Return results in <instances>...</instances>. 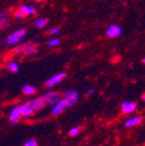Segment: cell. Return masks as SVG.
I'll return each instance as SVG.
<instances>
[{
  "mask_svg": "<svg viewBox=\"0 0 145 146\" xmlns=\"http://www.w3.org/2000/svg\"><path fill=\"white\" fill-rule=\"evenodd\" d=\"M27 35V31L25 29H18V30L12 32L11 34H9L8 36H6L3 40L2 44L4 46H13L18 44L19 42H21V40H23V38Z\"/></svg>",
  "mask_w": 145,
  "mask_h": 146,
  "instance_id": "1",
  "label": "cell"
},
{
  "mask_svg": "<svg viewBox=\"0 0 145 146\" xmlns=\"http://www.w3.org/2000/svg\"><path fill=\"white\" fill-rule=\"evenodd\" d=\"M14 53L16 54H23L25 57L34 56L37 53V45L33 42H27L23 45L18 46L17 48L14 50Z\"/></svg>",
  "mask_w": 145,
  "mask_h": 146,
  "instance_id": "2",
  "label": "cell"
},
{
  "mask_svg": "<svg viewBox=\"0 0 145 146\" xmlns=\"http://www.w3.org/2000/svg\"><path fill=\"white\" fill-rule=\"evenodd\" d=\"M37 13L36 6L32 4H23L14 11L13 15L16 18H25L27 16L35 15Z\"/></svg>",
  "mask_w": 145,
  "mask_h": 146,
  "instance_id": "3",
  "label": "cell"
},
{
  "mask_svg": "<svg viewBox=\"0 0 145 146\" xmlns=\"http://www.w3.org/2000/svg\"><path fill=\"white\" fill-rule=\"evenodd\" d=\"M63 100L67 103V108H71L74 105H76V103L78 102V100H79V94L74 88L67 89L66 91H64Z\"/></svg>",
  "mask_w": 145,
  "mask_h": 146,
  "instance_id": "4",
  "label": "cell"
},
{
  "mask_svg": "<svg viewBox=\"0 0 145 146\" xmlns=\"http://www.w3.org/2000/svg\"><path fill=\"white\" fill-rule=\"evenodd\" d=\"M42 100H44L46 106H52L54 107L58 102L60 100V96L59 94L55 90H49L45 94H42Z\"/></svg>",
  "mask_w": 145,
  "mask_h": 146,
  "instance_id": "5",
  "label": "cell"
},
{
  "mask_svg": "<svg viewBox=\"0 0 145 146\" xmlns=\"http://www.w3.org/2000/svg\"><path fill=\"white\" fill-rule=\"evenodd\" d=\"M66 77V73L65 72H59L55 74V75L51 76L48 80H46L45 82V86L47 88H52L55 85H57L58 83L62 82V80H64V78Z\"/></svg>",
  "mask_w": 145,
  "mask_h": 146,
  "instance_id": "6",
  "label": "cell"
},
{
  "mask_svg": "<svg viewBox=\"0 0 145 146\" xmlns=\"http://www.w3.org/2000/svg\"><path fill=\"white\" fill-rule=\"evenodd\" d=\"M25 105L29 106L31 109L33 110V112L36 113L40 110H42L44 107H45V103L44 100H42V98H32V100H29L25 102Z\"/></svg>",
  "mask_w": 145,
  "mask_h": 146,
  "instance_id": "7",
  "label": "cell"
},
{
  "mask_svg": "<svg viewBox=\"0 0 145 146\" xmlns=\"http://www.w3.org/2000/svg\"><path fill=\"white\" fill-rule=\"evenodd\" d=\"M21 106H14L8 115V121L10 124H15L17 123L21 118Z\"/></svg>",
  "mask_w": 145,
  "mask_h": 146,
  "instance_id": "8",
  "label": "cell"
},
{
  "mask_svg": "<svg viewBox=\"0 0 145 146\" xmlns=\"http://www.w3.org/2000/svg\"><path fill=\"white\" fill-rule=\"evenodd\" d=\"M66 108H67V103L62 98V100H60L59 102L52 108L51 113H52L53 116H59V115H61L62 113L64 112V110H65Z\"/></svg>",
  "mask_w": 145,
  "mask_h": 146,
  "instance_id": "9",
  "label": "cell"
},
{
  "mask_svg": "<svg viewBox=\"0 0 145 146\" xmlns=\"http://www.w3.org/2000/svg\"><path fill=\"white\" fill-rule=\"evenodd\" d=\"M121 110L124 114H132L137 110V105L134 102H128V100H125L122 103L121 106Z\"/></svg>",
  "mask_w": 145,
  "mask_h": 146,
  "instance_id": "10",
  "label": "cell"
},
{
  "mask_svg": "<svg viewBox=\"0 0 145 146\" xmlns=\"http://www.w3.org/2000/svg\"><path fill=\"white\" fill-rule=\"evenodd\" d=\"M121 33H122V29H121V27L118 25H110L107 30V35L110 38H117V36H120Z\"/></svg>",
  "mask_w": 145,
  "mask_h": 146,
  "instance_id": "11",
  "label": "cell"
},
{
  "mask_svg": "<svg viewBox=\"0 0 145 146\" xmlns=\"http://www.w3.org/2000/svg\"><path fill=\"white\" fill-rule=\"evenodd\" d=\"M9 23V13L6 10H2L0 12V32L5 30Z\"/></svg>",
  "mask_w": 145,
  "mask_h": 146,
  "instance_id": "12",
  "label": "cell"
},
{
  "mask_svg": "<svg viewBox=\"0 0 145 146\" xmlns=\"http://www.w3.org/2000/svg\"><path fill=\"white\" fill-rule=\"evenodd\" d=\"M142 122V118L140 116H136V117H133V118H130L128 120H126L124 123V126L126 128H132V127H135V126L139 125V124Z\"/></svg>",
  "mask_w": 145,
  "mask_h": 146,
  "instance_id": "13",
  "label": "cell"
},
{
  "mask_svg": "<svg viewBox=\"0 0 145 146\" xmlns=\"http://www.w3.org/2000/svg\"><path fill=\"white\" fill-rule=\"evenodd\" d=\"M36 91H37L36 87L33 86V85L27 84V85H23V92L25 96H34L36 94Z\"/></svg>",
  "mask_w": 145,
  "mask_h": 146,
  "instance_id": "14",
  "label": "cell"
},
{
  "mask_svg": "<svg viewBox=\"0 0 145 146\" xmlns=\"http://www.w3.org/2000/svg\"><path fill=\"white\" fill-rule=\"evenodd\" d=\"M34 25L38 29H43V27H45L48 25V19L45 17H39L35 21Z\"/></svg>",
  "mask_w": 145,
  "mask_h": 146,
  "instance_id": "15",
  "label": "cell"
},
{
  "mask_svg": "<svg viewBox=\"0 0 145 146\" xmlns=\"http://www.w3.org/2000/svg\"><path fill=\"white\" fill-rule=\"evenodd\" d=\"M7 68H8V70L10 71V72L16 73L19 70V64L16 61H9L8 64H7Z\"/></svg>",
  "mask_w": 145,
  "mask_h": 146,
  "instance_id": "16",
  "label": "cell"
},
{
  "mask_svg": "<svg viewBox=\"0 0 145 146\" xmlns=\"http://www.w3.org/2000/svg\"><path fill=\"white\" fill-rule=\"evenodd\" d=\"M79 133H80V128L79 127H73L69 130L68 135L70 137H76Z\"/></svg>",
  "mask_w": 145,
  "mask_h": 146,
  "instance_id": "17",
  "label": "cell"
},
{
  "mask_svg": "<svg viewBox=\"0 0 145 146\" xmlns=\"http://www.w3.org/2000/svg\"><path fill=\"white\" fill-rule=\"evenodd\" d=\"M60 44H61V41H60L59 39H52L48 42L47 45L49 46V47H57V46H59Z\"/></svg>",
  "mask_w": 145,
  "mask_h": 146,
  "instance_id": "18",
  "label": "cell"
},
{
  "mask_svg": "<svg viewBox=\"0 0 145 146\" xmlns=\"http://www.w3.org/2000/svg\"><path fill=\"white\" fill-rule=\"evenodd\" d=\"M23 146H38V143H37L36 140L30 139V140H27V141H25V142Z\"/></svg>",
  "mask_w": 145,
  "mask_h": 146,
  "instance_id": "19",
  "label": "cell"
},
{
  "mask_svg": "<svg viewBox=\"0 0 145 146\" xmlns=\"http://www.w3.org/2000/svg\"><path fill=\"white\" fill-rule=\"evenodd\" d=\"M60 33V30L58 27H52L50 30V34L51 35H58Z\"/></svg>",
  "mask_w": 145,
  "mask_h": 146,
  "instance_id": "20",
  "label": "cell"
},
{
  "mask_svg": "<svg viewBox=\"0 0 145 146\" xmlns=\"http://www.w3.org/2000/svg\"><path fill=\"white\" fill-rule=\"evenodd\" d=\"M93 92H94V89H93V88H89L88 90L86 91V96H90V94H92Z\"/></svg>",
  "mask_w": 145,
  "mask_h": 146,
  "instance_id": "21",
  "label": "cell"
},
{
  "mask_svg": "<svg viewBox=\"0 0 145 146\" xmlns=\"http://www.w3.org/2000/svg\"><path fill=\"white\" fill-rule=\"evenodd\" d=\"M142 98V102H143V103H145V94H143L142 98Z\"/></svg>",
  "mask_w": 145,
  "mask_h": 146,
  "instance_id": "22",
  "label": "cell"
},
{
  "mask_svg": "<svg viewBox=\"0 0 145 146\" xmlns=\"http://www.w3.org/2000/svg\"><path fill=\"white\" fill-rule=\"evenodd\" d=\"M142 62H143V63H144V64H145V58H143V60H142Z\"/></svg>",
  "mask_w": 145,
  "mask_h": 146,
  "instance_id": "23",
  "label": "cell"
},
{
  "mask_svg": "<svg viewBox=\"0 0 145 146\" xmlns=\"http://www.w3.org/2000/svg\"><path fill=\"white\" fill-rule=\"evenodd\" d=\"M35 1H41V0H35Z\"/></svg>",
  "mask_w": 145,
  "mask_h": 146,
  "instance_id": "24",
  "label": "cell"
}]
</instances>
